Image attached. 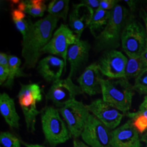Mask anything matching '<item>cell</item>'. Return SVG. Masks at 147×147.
Returning a JSON list of instances; mask_svg holds the SVG:
<instances>
[{"label":"cell","instance_id":"cell-32","mask_svg":"<svg viewBox=\"0 0 147 147\" xmlns=\"http://www.w3.org/2000/svg\"><path fill=\"white\" fill-rule=\"evenodd\" d=\"M73 147H89L85 143L81 141L78 139H75L73 141Z\"/></svg>","mask_w":147,"mask_h":147},{"label":"cell","instance_id":"cell-15","mask_svg":"<svg viewBox=\"0 0 147 147\" xmlns=\"http://www.w3.org/2000/svg\"><path fill=\"white\" fill-rule=\"evenodd\" d=\"M102 79L98 64L92 63L85 69L78 79V82L83 93L89 96H93L101 93Z\"/></svg>","mask_w":147,"mask_h":147},{"label":"cell","instance_id":"cell-23","mask_svg":"<svg viewBox=\"0 0 147 147\" xmlns=\"http://www.w3.org/2000/svg\"><path fill=\"white\" fill-rule=\"evenodd\" d=\"M24 1L25 3V13L34 18L42 17L47 9L44 1L27 0Z\"/></svg>","mask_w":147,"mask_h":147},{"label":"cell","instance_id":"cell-8","mask_svg":"<svg viewBox=\"0 0 147 147\" xmlns=\"http://www.w3.org/2000/svg\"><path fill=\"white\" fill-rule=\"evenodd\" d=\"M78 39L71 28L62 24L53 33L49 42L43 48L42 53H49L61 57L67 67L69 47Z\"/></svg>","mask_w":147,"mask_h":147},{"label":"cell","instance_id":"cell-27","mask_svg":"<svg viewBox=\"0 0 147 147\" xmlns=\"http://www.w3.org/2000/svg\"><path fill=\"white\" fill-rule=\"evenodd\" d=\"M118 2L116 0H101L100 1L99 8L105 11H112L118 5Z\"/></svg>","mask_w":147,"mask_h":147},{"label":"cell","instance_id":"cell-1","mask_svg":"<svg viewBox=\"0 0 147 147\" xmlns=\"http://www.w3.org/2000/svg\"><path fill=\"white\" fill-rule=\"evenodd\" d=\"M58 19L49 14L32 23L25 38L22 40V57L24 64L22 68H34L42 54V49L53 37Z\"/></svg>","mask_w":147,"mask_h":147},{"label":"cell","instance_id":"cell-21","mask_svg":"<svg viewBox=\"0 0 147 147\" xmlns=\"http://www.w3.org/2000/svg\"><path fill=\"white\" fill-rule=\"evenodd\" d=\"M69 5L68 0H53L48 5L47 11L49 14L65 21L69 10Z\"/></svg>","mask_w":147,"mask_h":147},{"label":"cell","instance_id":"cell-30","mask_svg":"<svg viewBox=\"0 0 147 147\" xmlns=\"http://www.w3.org/2000/svg\"><path fill=\"white\" fill-rule=\"evenodd\" d=\"M136 112L147 118V95L144 96V100L140 106L139 109Z\"/></svg>","mask_w":147,"mask_h":147},{"label":"cell","instance_id":"cell-24","mask_svg":"<svg viewBox=\"0 0 147 147\" xmlns=\"http://www.w3.org/2000/svg\"><path fill=\"white\" fill-rule=\"evenodd\" d=\"M128 117L131 118L133 126L138 133L143 134L147 130V118L137 112L129 113Z\"/></svg>","mask_w":147,"mask_h":147},{"label":"cell","instance_id":"cell-25","mask_svg":"<svg viewBox=\"0 0 147 147\" xmlns=\"http://www.w3.org/2000/svg\"><path fill=\"white\" fill-rule=\"evenodd\" d=\"M0 143L3 147H21L20 140L10 132H1Z\"/></svg>","mask_w":147,"mask_h":147},{"label":"cell","instance_id":"cell-11","mask_svg":"<svg viewBox=\"0 0 147 147\" xmlns=\"http://www.w3.org/2000/svg\"><path fill=\"white\" fill-rule=\"evenodd\" d=\"M128 58L116 50L106 51L98 63L101 73L109 79L125 78Z\"/></svg>","mask_w":147,"mask_h":147},{"label":"cell","instance_id":"cell-7","mask_svg":"<svg viewBox=\"0 0 147 147\" xmlns=\"http://www.w3.org/2000/svg\"><path fill=\"white\" fill-rule=\"evenodd\" d=\"M58 110L71 135L75 138L81 136L90 114L86 105L75 99Z\"/></svg>","mask_w":147,"mask_h":147},{"label":"cell","instance_id":"cell-38","mask_svg":"<svg viewBox=\"0 0 147 147\" xmlns=\"http://www.w3.org/2000/svg\"><path fill=\"white\" fill-rule=\"evenodd\" d=\"M146 147H147V146H146Z\"/></svg>","mask_w":147,"mask_h":147},{"label":"cell","instance_id":"cell-10","mask_svg":"<svg viewBox=\"0 0 147 147\" xmlns=\"http://www.w3.org/2000/svg\"><path fill=\"white\" fill-rule=\"evenodd\" d=\"M80 87L74 84L72 79L67 78L54 82L46 95L47 100L62 108L75 99L76 96L83 94Z\"/></svg>","mask_w":147,"mask_h":147},{"label":"cell","instance_id":"cell-35","mask_svg":"<svg viewBox=\"0 0 147 147\" xmlns=\"http://www.w3.org/2000/svg\"><path fill=\"white\" fill-rule=\"evenodd\" d=\"M141 13H142L141 16H142V18L143 19V21H144V24H145V26H146L145 29H146L147 34V13H146L144 11H142Z\"/></svg>","mask_w":147,"mask_h":147},{"label":"cell","instance_id":"cell-14","mask_svg":"<svg viewBox=\"0 0 147 147\" xmlns=\"http://www.w3.org/2000/svg\"><path fill=\"white\" fill-rule=\"evenodd\" d=\"M94 13L92 9L84 3L74 5L73 10L69 16V24L79 39H81L84 29L89 26Z\"/></svg>","mask_w":147,"mask_h":147},{"label":"cell","instance_id":"cell-17","mask_svg":"<svg viewBox=\"0 0 147 147\" xmlns=\"http://www.w3.org/2000/svg\"><path fill=\"white\" fill-rule=\"evenodd\" d=\"M90 45L87 41L78 39L69 47L67 61L70 63L69 78L72 79L81 64L86 62L89 56Z\"/></svg>","mask_w":147,"mask_h":147},{"label":"cell","instance_id":"cell-18","mask_svg":"<svg viewBox=\"0 0 147 147\" xmlns=\"http://www.w3.org/2000/svg\"><path fill=\"white\" fill-rule=\"evenodd\" d=\"M0 113L11 127H19L20 118L16 110L14 100L6 93L0 94Z\"/></svg>","mask_w":147,"mask_h":147},{"label":"cell","instance_id":"cell-28","mask_svg":"<svg viewBox=\"0 0 147 147\" xmlns=\"http://www.w3.org/2000/svg\"><path fill=\"white\" fill-rule=\"evenodd\" d=\"M9 68L0 66V84L3 86L9 78Z\"/></svg>","mask_w":147,"mask_h":147},{"label":"cell","instance_id":"cell-16","mask_svg":"<svg viewBox=\"0 0 147 147\" xmlns=\"http://www.w3.org/2000/svg\"><path fill=\"white\" fill-rule=\"evenodd\" d=\"M64 69H66L64 61L53 55H49L39 61L37 70L43 79L49 82L60 79Z\"/></svg>","mask_w":147,"mask_h":147},{"label":"cell","instance_id":"cell-12","mask_svg":"<svg viewBox=\"0 0 147 147\" xmlns=\"http://www.w3.org/2000/svg\"><path fill=\"white\" fill-rule=\"evenodd\" d=\"M89 112L109 129H115L121 123L123 114L102 99H98L86 105Z\"/></svg>","mask_w":147,"mask_h":147},{"label":"cell","instance_id":"cell-2","mask_svg":"<svg viewBox=\"0 0 147 147\" xmlns=\"http://www.w3.org/2000/svg\"><path fill=\"white\" fill-rule=\"evenodd\" d=\"M101 88L102 99L106 102L122 112L130 109L134 90L128 80L102 78Z\"/></svg>","mask_w":147,"mask_h":147},{"label":"cell","instance_id":"cell-20","mask_svg":"<svg viewBox=\"0 0 147 147\" xmlns=\"http://www.w3.org/2000/svg\"><path fill=\"white\" fill-rule=\"evenodd\" d=\"M21 60L20 58L14 55H9V75L7 81L3 85V86L11 88L13 86L14 79L26 76L23 72V69L21 68Z\"/></svg>","mask_w":147,"mask_h":147},{"label":"cell","instance_id":"cell-3","mask_svg":"<svg viewBox=\"0 0 147 147\" xmlns=\"http://www.w3.org/2000/svg\"><path fill=\"white\" fill-rule=\"evenodd\" d=\"M127 16V11L123 5H117L111 11L110 18L106 26L95 38L97 49L115 50L120 46Z\"/></svg>","mask_w":147,"mask_h":147},{"label":"cell","instance_id":"cell-5","mask_svg":"<svg viewBox=\"0 0 147 147\" xmlns=\"http://www.w3.org/2000/svg\"><path fill=\"white\" fill-rule=\"evenodd\" d=\"M20 84L18 99L24 116L27 130L33 133L36 131L37 116L40 113L37 109V104L42 100V89L37 84Z\"/></svg>","mask_w":147,"mask_h":147},{"label":"cell","instance_id":"cell-33","mask_svg":"<svg viewBox=\"0 0 147 147\" xmlns=\"http://www.w3.org/2000/svg\"><path fill=\"white\" fill-rule=\"evenodd\" d=\"M125 2L127 4L128 6L129 7V8H130V9L131 11H134L135 9L136 8V2L133 0H129L127 1L126 0L125 1Z\"/></svg>","mask_w":147,"mask_h":147},{"label":"cell","instance_id":"cell-37","mask_svg":"<svg viewBox=\"0 0 147 147\" xmlns=\"http://www.w3.org/2000/svg\"><path fill=\"white\" fill-rule=\"evenodd\" d=\"M141 141H143V142L146 143L147 144V132L142 136V138H141Z\"/></svg>","mask_w":147,"mask_h":147},{"label":"cell","instance_id":"cell-26","mask_svg":"<svg viewBox=\"0 0 147 147\" xmlns=\"http://www.w3.org/2000/svg\"><path fill=\"white\" fill-rule=\"evenodd\" d=\"M133 88L140 94H147V68L135 79Z\"/></svg>","mask_w":147,"mask_h":147},{"label":"cell","instance_id":"cell-39","mask_svg":"<svg viewBox=\"0 0 147 147\" xmlns=\"http://www.w3.org/2000/svg\"></svg>","mask_w":147,"mask_h":147},{"label":"cell","instance_id":"cell-9","mask_svg":"<svg viewBox=\"0 0 147 147\" xmlns=\"http://www.w3.org/2000/svg\"><path fill=\"white\" fill-rule=\"evenodd\" d=\"M110 130L90 113L81 136L89 147H112Z\"/></svg>","mask_w":147,"mask_h":147},{"label":"cell","instance_id":"cell-19","mask_svg":"<svg viewBox=\"0 0 147 147\" xmlns=\"http://www.w3.org/2000/svg\"><path fill=\"white\" fill-rule=\"evenodd\" d=\"M110 16L111 11H105L99 8L95 12L88 27L90 33L95 38L106 26Z\"/></svg>","mask_w":147,"mask_h":147},{"label":"cell","instance_id":"cell-36","mask_svg":"<svg viewBox=\"0 0 147 147\" xmlns=\"http://www.w3.org/2000/svg\"><path fill=\"white\" fill-rule=\"evenodd\" d=\"M26 147H46L38 144H28L25 142H21Z\"/></svg>","mask_w":147,"mask_h":147},{"label":"cell","instance_id":"cell-31","mask_svg":"<svg viewBox=\"0 0 147 147\" xmlns=\"http://www.w3.org/2000/svg\"><path fill=\"white\" fill-rule=\"evenodd\" d=\"M0 66L9 68V56L5 53H0Z\"/></svg>","mask_w":147,"mask_h":147},{"label":"cell","instance_id":"cell-13","mask_svg":"<svg viewBox=\"0 0 147 147\" xmlns=\"http://www.w3.org/2000/svg\"><path fill=\"white\" fill-rule=\"evenodd\" d=\"M111 145L112 147H141L139 134L131 119L111 132Z\"/></svg>","mask_w":147,"mask_h":147},{"label":"cell","instance_id":"cell-34","mask_svg":"<svg viewBox=\"0 0 147 147\" xmlns=\"http://www.w3.org/2000/svg\"><path fill=\"white\" fill-rule=\"evenodd\" d=\"M140 57L147 67V47H146L144 51H143V53H142Z\"/></svg>","mask_w":147,"mask_h":147},{"label":"cell","instance_id":"cell-22","mask_svg":"<svg viewBox=\"0 0 147 147\" xmlns=\"http://www.w3.org/2000/svg\"><path fill=\"white\" fill-rule=\"evenodd\" d=\"M146 68L147 66L141 57H129L125 69V79H136Z\"/></svg>","mask_w":147,"mask_h":147},{"label":"cell","instance_id":"cell-4","mask_svg":"<svg viewBox=\"0 0 147 147\" xmlns=\"http://www.w3.org/2000/svg\"><path fill=\"white\" fill-rule=\"evenodd\" d=\"M41 122L45 138L53 147L64 143L71 136L59 111L52 106H47L41 112Z\"/></svg>","mask_w":147,"mask_h":147},{"label":"cell","instance_id":"cell-29","mask_svg":"<svg viewBox=\"0 0 147 147\" xmlns=\"http://www.w3.org/2000/svg\"><path fill=\"white\" fill-rule=\"evenodd\" d=\"M100 2V1L99 0H84L81 1L80 3L87 5L95 13L99 8Z\"/></svg>","mask_w":147,"mask_h":147},{"label":"cell","instance_id":"cell-6","mask_svg":"<svg viewBox=\"0 0 147 147\" xmlns=\"http://www.w3.org/2000/svg\"><path fill=\"white\" fill-rule=\"evenodd\" d=\"M147 44V32L142 24L135 20L126 23L121 36V45L127 56L140 57Z\"/></svg>","mask_w":147,"mask_h":147}]
</instances>
